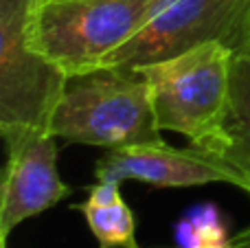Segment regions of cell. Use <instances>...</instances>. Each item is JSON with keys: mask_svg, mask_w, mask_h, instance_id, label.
I'll return each instance as SVG.
<instances>
[{"mask_svg": "<svg viewBox=\"0 0 250 248\" xmlns=\"http://www.w3.org/2000/svg\"><path fill=\"white\" fill-rule=\"evenodd\" d=\"M40 0H0V132L51 130L68 75L33 38Z\"/></svg>", "mask_w": 250, "mask_h": 248, "instance_id": "cell-4", "label": "cell"}, {"mask_svg": "<svg viewBox=\"0 0 250 248\" xmlns=\"http://www.w3.org/2000/svg\"><path fill=\"white\" fill-rule=\"evenodd\" d=\"M83 215L99 248H141L136 242V220L125 200L108 207L75 205Z\"/></svg>", "mask_w": 250, "mask_h": 248, "instance_id": "cell-9", "label": "cell"}, {"mask_svg": "<svg viewBox=\"0 0 250 248\" xmlns=\"http://www.w3.org/2000/svg\"><path fill=\"white\" fill-rule=\"evenodd\" d=\"M178 235L180 248H233V237L226 235L220 213L211 205L191 211L178 224Z\"/></svg>", "mask_w": 250, "mask_h": 248, "instance_id": "cell-10", "label": "cell"}, {"mask_svg": "<svg viewBox=\"0 0 250 248\" xmlns=\"http://www.w3.org/2000/svg\"><path fill=\"white\" fill-rule=\"evenodd\" d=\"M7 165L0 187L2 242L22 222L66 200L73 189L57 171V136L51 130H2Z\"/></svg>", "mask_w": 250, "mask_h": 248, "instance_id": "cell-6", "label": "cell"}, {"mask_svg": "<svg viewBox=\"0 0 250 248\" xmlns=\"http://www.w3.org/2000/svg\"><path fill=\"white\" fill-rule=\"evenodd\" d=\"M121 180H97L90 189H88V196L83 202L79 205L86 207H108L114 202L123 200L121 196Z\"/></svg>", "mask_w": 250, "mask_h": 248, "instance_id": "cell-11", "label": "cell"}, {"mask_svg": "<svg viewBox=\"0 0 250 248\" xmlns=\"http://www.w3.org/2000/svg\"><path fill=\"white\" fill-rule=\"evenodd\" d=\"M165 0H40L33 38L66 75L95 70Z\"/></svg>", "mask_w": 250, "mask_h": 248, "instance_id": "cell-3", "label": "cell"}, {"mask_svg": "<svg viewBox=\"0 0 250 248\" xmlns=\"http://www.w3.org/2000/svg\"><path fill=\"white\" fill-rule=\"evenodd\" d=\"M248 35L250 0H165L101 66L136 70L213 40L237 48Z\"/></svg>", "mask_w": 250, "mask_h": 248, "instance_id": "cell-5", "label": "cell"}, {"mask_svg": "<svg viewBox=\"0 0 250 248\" xmlns=\"http://www.w3.org/2000/svg\"><path fill=\"white\" fill-rule=\"evenodd\" d=\"M229 139L220 158L237 167L250 183V35L233 48L230 110L226 123ZM242 231L250 233V224Z\"/></svg>", "mask_w": 250, "mask_h": 248, "instance_id": "cell-8", "label": "cell"}, {"mask_svg": "<svg viewBox=\"0 0 250 248\" xmlns=\"http://www.w3.org/2000/svg\"><path fill=\"white\" fill-rule=\"evenodd\" d=\"M97 180H136L151 187H200L226 183L250 193L246 176L230 163L193 147L176 149L167 143H145L108 149L95 165Z\"/></svg>", "mask_w": 250, "mask_h": 248, "instance_id": "cell-7", "label": "cell"}, {"mask_svg": "<svg viewBox=\"0 0 250 248\" xmlns=\"http://www.w3.org/2000/svg\"><path fill=\"white\" fill-rule=\"evenodd\" d=\"M151 92L156 123L220 158L230 110L233 48L213 40L176 57L136 68Z\"/></svg>", "mask_w": 250, "mask_h": 248, "instance_id": "cell-1", "label": "cell"}, {"mask_svg": "<svg viewBox=\"0 0 250 248\" xmlns=\"http://www.w3.org/2000/svg\"><path fill=\"white\" fill-rule=\"evenodd\" d=\"M233 248H250V233L239 231L237 235L233 237Z\"/></svg>", "mask_w": 250, "mask_h": 248, "instance_id": "cell-12", "label": "cell"}, {"mask_svg": "<svg viewBox=\"0 0 250 248\" xmlns=\"http://www.w3.org/2000/svg\"><path fill=\"white\" fill-rule=\"evenodd\" d=\"M51 132L70 143L105 149L165 141L145 77L119 66L70 75L53 112Z\"/></svg>", "mask_w": 250, "mask_h": 248, "instance_id": "cell-2", "label": "cell"}]
</instances>
